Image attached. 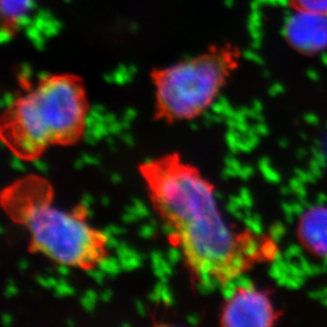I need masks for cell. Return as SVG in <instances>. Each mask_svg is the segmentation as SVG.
<instances>
[{
	"label": "cell",
	"instance_id": "6da1fadb",
	"mask_svg": "<svg viewBox=\"0 0 327 327\" xmlns=\"http://www.w3.org/2000/svg\"><path fill=\"white\" fill-rule=\"evenodd\" d=\"M156 203L178 230L188 264L195 270L200 260H214L225 284L237 280L256 264L278 255L277 242L256 231L235 234L219 213L214 191L196 173L186 170L158 172Z\"/></svg>",
	"mask_w": 327,
	"mask_h": 327
},
{
	"label": "cell",
	"instance_id": "7a4b0ae2",
	"mask_svg": "<svg viewBox=\"0 0 327 327\" xmlns=\"http://www.w3.org/2000/svg\"><path fill=\"white\" fill-rule=\"evenodd\" d=\"M87 104L83 80L71 73L41 75L37 85L8 107V122L14 133L30 137L39 149L49 142L78 138Z\"/></svg>",
	"mask_w": 327,
	"mask_h": 327
},
{
	"label": "cell",
	"instance_id": "3957f363",
	"mask_svg": "<svg viewBox=\"0 0 327 327\" xmlns=\"http://www.w3.org/2000/svg\"><path fill=\"white\" fill-rule=\"evenodd\" d=\"M239 57L238 49L231 45L213 46L191 58L154 69L151 76L160 114L188 119L212 107Z\"/></svg>",
	"mask_w": 327,
	"mask_h": 327
},
{
	"label": "cell",
	"instance_id": "277c9868",
	"mask_svg": "<svg viewBox=\"0 0 327 327\" xmlns=\"http://www.w3.org/2000/svg\"><path fill=\"white\" fill-rule=\"evenodd\" d=\"M20 218L33 236V250L67 265L88 266L101 257L99 240L84 221L45 204L31 205Z\"/></svg>",
	"mask_w": 327,
	"mask_h": 327
},
{
	"label": "cell",
	"instance_id": "5b68a950",
	"mask_svg": "<svg viewBox=\"0 0 327 327\" xmlns=\"http://www.w3.org/2000/svg\"><path fill=\"white\" fill-rule=\"evenodd\" d=\"M237 281L233 294L227 299L221 324L230 327H271L282 318L270 291L254 286L244 276Z\"/></svg>",
	"mask_w": 327,
	"mask_h": 327
},
{
	"label": "cell",
	"instance_id": "8992f818",
	"mask_svg": "<svg viewBox=\"0 0 327 327\" xmlns=\"http://www.w3.org/2000/svg\"><path fill=\"white\" fill-rule=\"evenodd\" d=\"M290 43L306 53H314L327 47V16L297 12L287 26Z\"/></svg>",
	"mask_w": 327,
	"mask_h": 327
},
{
	"label": "cell",
	"instance_id": "52a82bcc",
	"mask_svg": "<svg viewBox=\"0 0 327 327\" xmlns=\"http://www.w3.org/2000/svg\"><path fill=\"white\" fill-rule=\"evenodd\" d=\"M301 246L314 257L327 258V206L305 210L297 226Z\"/></svg>",
	"mask_w": 327,
	"mask_h": 327
},
{
	"label": "cell",
	"instance_id": "ba28073f",
	"mask_svg": "<svg viewBox=\"0 0 327 327\" xmlns=\"http://www.w3.org/2000/svg\"><path fill=\"white\" fill-rule=\"evenodd\" d=\"M2 28L8 36L14 35L30 11L33 0H0Z\"/></svg>",
	"mask_w": 327,
	"mask_h": 327
},
{
	"label": "cell",
	"instance_id": "9c48e42d",
	"mask_svg": "<svg viewBox=\"0 0 327 327\" xmlns=\"http://www.w3.org/2000/svg\"><path fill=\"white\" fill-rule=\"evenodd\" d=\"M297 12L327 16V0H288Z\"/></svg>",
	"mask_w": 327,
	"mask_h": 327
},
{
	"label": "cell",
	"instance_id": "30bf717a",
	"mask_svg": "<svg viewBox=\"0 0 327 327\" xmlns=\"http://www.w3.org/2000/svg\"><path fill=\"white\" fill-rule=\"evenodd\" d=\"M14 140L16 143L17 150L24 156L32 157V156H35L40 151L38 145L32 139H31L30 137H28L25 134L16 133V135L14 137Z\"/></svg>",
	"mask_w": 327,
	"mask_h": 327
},
{
	"label": "cell",
	"instance_id": "8fae6325",
	"mask_svg": "<svg viewBox=\"0 0 327 327\" xmlns=\"http://www.w3.org/2000/svg\"><path fill=\"white\" fill-rule=\"evenodd\" d=\"M54 297L56 298H61V297H66V295H75L76 290L73 289L71 286H69V284L67 285H60L58 284L57 286L54 288Z\"/></svg>",
	"mask_w": 327,
	"mask_h": 327
},
{
	"label": "cell",
	"instance_id": "7c38bea8",
	"mask_svg": "<svg viewBox=\"0 0 327 327\" xmlns=\"http://www.w3.org/2000/svg\"><path fill=\"white\" fill-rule=\"evenodd\" d=\"M134 205L137 207V214H138L139 218H147L150 216V210L147 209V207L141 202L138 198H134L133 199Z\"/></svg>",
	"mask_w": 327,
	"mask_h": 327
},
{
	"label": "cell",
	"instance_id": "4fadbf2b",
	"mask_svg": "<svg viewBox=\"0 0 327 327\" xmlns=\"http://www.w3.org/2000/svg\"><path fill=\"white\" fill-rule=\"evenodd\" d=\"M166 257H167V260L170 261L172 265H176V264L181 258V253L177 248H170L167 251Z\"/></svg>",
	"mask_w": 327,
	"mask_h": 327
},
{
	"label": "cell",
	"instance_id": "5bb4252c",
	"mask_svg": "<svg viewBox=\"0 0 327 327\" xmlns=\"http://www.w3.org/2000/svg\"><path fill=\"white\" fill-rule=\"evenodd\" d=\"M80 303L83 306V308L85 309L87 312H92L94 310V306H96V304H97L96 302L90 300L85 294H84L83 297L80 299Z\"/></svg>",
	"mask_w": 327,
	"mask_h": 327
},
{
	"label": "cell",
	"instance_id": "9a60e30c",
	"mask_svg": "<svg viewBox=\"0 0 327 327\" xmlns=\"http://www.w3.org/2000/svg\"><path fill=\"white\" fill-rule=\"evenodd\" d=\"M161 298H162V301L164 302L165 305H167V306L174 305V299H173L172 291L170 289H168V287L166 286V284L163 286V290H162V293H161Z\"/></svg>",
	"mask_w": 327,
	"mask_h": 327
},
{
	"label": "cell",
	"instance_id": "2e32d148",
	"mask_svg": "<svg viewBox=\"0 0 327 327\" xmlns=\"http://www.w3.org/2000/svg\"><path fill=\"white\" fill-rule=\"evenodd\" d=\"M10 164H11V167L15 171H18V172H26L27 171V166L22 162V160H20V158L18 156H13Z\"/></svg>",
	"mask_w": 327,
	"mask_h": 327
},
{
	"label": "cell",
	"instance_id": "e0dca14e",
	"mask_svg": "<svg viewBox=\"0 0 327 327\" xmlns=\"http://www.w3.org/2000/svg\"><path fill=\"white\" fill-rule=\"evenodd\" d=\"M155 228H153L150 224L149 225H144L140 228L139 230V235L142 238H151L155 234Z\"/></svg>",
	"mask_w": 327,
	"mask_h": 327
},
{
	"label": "cell",
	"instance_id": "ac0fdd59",
	"mask_svg": "<svg viewBox=\"0 0 327 327\" xmlns=\"http://www.w3.org/2000/svg\"><path fill=\"white\" fill-rule=\"evenodd\" d=\"M98 267L107 274L111 272V264L108 257H100L98 259Z\"/></svg>",
	"mask_w": 327,
	"mask_h": 327
},
{
	"label": "cell",
	"instance_id": "d6986e66",
	"mask_svg": "<svg viewBox=\"0 0 327 327\" xmlns=\"http://www.w3.org/2000/svg\"><path fill=\"white\" fill-rule=\"evenodd\" d=\"M162 231L163 233L168 235V236H178V230L176 228V226H173L172 224H164L162 226Z\"/></svg>",
	"mask_w": 327,
	"mask_h": 327
},
{
	"label": "cell",
	"instance_id": "ffe728a7",
	"mask_svg": "<svg viewBox=\"0 0 327 327\" xmlns=\"http://www.w3.org/2000/svg\"><path fill=\"white\" fill-rule=\"evenodd\" d=\"M82 159L85 161L86 164H90V165H99L100 164V160H99V158L97 157H93V156H90L88 154H82L81 156Z\"/></svg>",
	"mask_w": 327,
	"mask_h": 327
},
{
	"label": "cell",
	"instance_id": "44dd1931",
	"mask_svg": "<svg viewBox=\"0 0 327 327\" xmlns=\"http://www.w3.org/2000/svg\"><path fill=\"white\" fill-rule=\"evenodd\" d=\"M18 293V289L15 286V284H8L7 287L5 289V297L6 298H12L14 295H16Z\"/></svg>",
	"mask_w": 327,
	"mask_h": 327
},
{
	"label": "cell",
	"instance_id": "7402d4cb",
	"mask_svg": "<svg viewBox=\"0 0 327 327\" xmlns=\"http://www.w3.org/2000/svg\"><path fill=\"white\" fill-rule=\"evenodd\" d=\"M108 128H109V132H110V135H115V136H120L121 132L123 129L121 122L120 123L113 122V123L108 124Z\"/></svg>",
	"mask_w": 327,
	"mask_h": 327
},
{
	"label": "cell",
	"instance_id": "603a6c76",
	"mask_svg": "<svg viewBox=\"0 0 327 327\" xmlns=\"http://www.w3.org/2000/svg\"><path fill=\"white\" fill-rule=\"evenodd\" d=\"M32 164L35 166L36 170H38L40 173L46 174L48 172V165L39 159H33L32 160Z\"/></svg>",
	"mask_w": 327,
	"mask_h": 327
},
{
	"label": "cell",
	"instance_id": "cb8c5ba5",
	"mask_svg": "<svg viewBox=\"0 0 327 327\" xmlns=\"http://www.w3.org/2000/svg\"><path fill=\"white\" fill-rule=\"evenodd\" d=\"M151 258H152V265H161L163 255L160 251H153L151 254Z\"/></svg>",
	"mask_w": 327,
	"mask_h": 327
},
{
	"label": "cell",
	"instance_id": "d4e9b609",
	"mask_svg": "<svg viewBox=\"0 0 327 327\" xmlns=\"http://www.w3.org/2000/svg\"><path fill=\"white\" fill-rule=\"evenodd\" d=\"M93 203H94V198L90 194L85 193V194L83 195L82 200H81V206L82 207L88 209L90 207V205H92Z\"/></svg>",
	"mask_w": 327,
	"mask_h": 327
},
{
	"label": "cell",
	"instance_id": "484cf974",
	"mask_svg": "<svg viewBox=\"0 0 327 327\" xmlns=\"http://www.w3.org/2000/svg\"><path fill=\"white\" fill-rule=\"evenodd\" d=\"M97 124V120L94 119L91 114L87 113L85 119H84V126H85L86 128H93L94 126Z\"/></svg>",
	"mask_w": 327,
	"mask_h": 327
},
{
	"label": "cell",
	"instance_id": "4316f807",
	"mask_svg": "<svg viewBox=\"0 0 327 327\" xmlns=\"http://www.w3.org/2000/svg\"><path fill=\"white\" fill-rule=\"evenodd\" d=\"M161 267H162L163 271L167 274V276H170V277L172 276V274H173V265L170 261L163 258L162 261H161Z\"/></svg>",
	"mask_w": 327,
	"mask_h": 327
},
{
	"label": "cell",
	"instance_id": "83f0119b",
	"mask_svg": "<svg viewBox=\"0 0 327 327\" xmlns=\"http://www.w3.org/2000/svg\"><path fill=\"white\" fill-rule=\"evenodd\" d=\"M56 271L60 274L61 277H67L70 274V268L67 266V264H60L57 266Z\"/></svg>",
	"mask_w": 327,
	"mask_h": 327
},
{
	"label": "cell",
	"instance_id": "f1b7e54d",
	"mask_svg": "<svg viewBox=\"0 0 327 327\" xmlns=\"http://www.w3.org/2000/svg\"><path fill=\"white\" fill-rule=\"evenodd\" d=\"M139 218L138 215H135V214H130L126 212L123 216H122V220L124 221L125 224H128V223H134V221H137Z\"/></svg>",
	"mask_w": 327,
	"mask_h": 327
},
{
	"label": "cell",
	"instance_id": "f546056e",
	"mask_svg": "<svg viewBox=\"0 0 327 327\" xmlns=\"http://www.w3.org/2000/svg\"><path fill=\"white\" fill-rule=\"evenodd\" d=\"M135 305H136L137 312H138L141 316H145L146 315V310H145L144 304L140 300H136L135 301Z\"/></svg>",
	"mask_w": 327,
	"mask_h": 327
},
{
	"label": "cell",
	"instance_id": "4dcf8cb0",
	"mask_svg": "<svg viewBox=\"0 0 327 327\" xmlns=\"http://www.w3.org/2000/svg\"><path fill=\"white\" fill-rule=\"evenodd\" d=\"M196 289L200 294H203V295H206L209 292H211L209 287L207 286V285H205L203 282H199V283L196 284Z\"/></svg>",
	"mask_w": 327,
	"mask_h": 327
},
{
	"label": "cell",
	"instance_id": "1f68e13d",
	"mask_svg": "<svg viewBox=\"0 0 327 327\" xmlns=\"http://www.w3.org/2000/svg\"><path fill=\"white\" fill-rule=\"evenodd\" d=\"M121 138H122V141L126 144V145H128V146H134L135 145V139L133 138V136L127 134V133H125L121 136Z\"/></svg>",
	"mask_w": 327,
	"mask_h": 327
},
{
	"label": "cell",
	"instance_id": "d6a6232c",
	"mask_svg": "<svg viewBox=\"0 0 327 327\" xmlns=\"http://www.w3.org/2000/svg\"><path fill=\"white\" fill-rule=\"evenodd\" d=\"M105 274H106V273H105V272H104L103 270H101V269L96 270V274H94L93 280L96 281L99 285H103V283H104V279H105Z\"/></svg>",
	"mask_w": 327,
	"mask_h": 327
},
{
	"label": "cell",
	"instance_id": "836d02e7",
	"mask_svg": "<svg viewBox=\"0 0 327 327\" xmlns=\"http://www.w3.org/2000/svg\"><path fill=\"white\" fill-rule=\"evenodd\" d=\"M120 242L119 240L115 239L113 236L109 239H107L106 241H105V246L108 247V248H113V249H117L119 246H120Z\"/></svg>",
	"mask_w": 327,
	"mask_h": 327
},
{
	"label": "cell",
	"instance_id": "e575fe53",
	"mask_svg": "<svg viewBox=\"0 0 327 327\" xmlns=\"http://www.w3.org/2000/svg\"><path fill=\"white\" fill-rule=\"evenodd\" d=\"M111 298H112V291L109 289L103 291L100 295V299L105 303H108L111 300Z\"/></svg>",
	"mask_w": 327,
	"mask_h": 327
},
{
	"label": "cell",
	"instance_id": "d590c367",
	"mask_svg": "<svg viewBox=\"0 0 327 327\" xmlns=\"http://www.w3.org/2000/svg\"><path fill=\"white\" fill-rule=\"evenodd\" d=\"M36 282L38 283V285H40L41 287L47 288V289L51 288L50 287V284H49V281H48V278L45 279V278H43L41 276H38V277H36Z\"/></svg>",
	"mask_w": 327,
	"mask_h": 327
},
{
	"label": "cell",
	"instance_id": "8d00e7d4",
	"mask_svg": "<svg viewBox=\"0 0 327 327\" xmlns=\"http://www.w3.org/2000/svg\"><path fill=\"white\" fill-rule=\"evenodd\" d=\"M2 322L5 326L9 327V326H11L12 322H13V318L11 316V314H9V313H4L3 316H2Z\"/></svg>",
	"mask_w": 327,
	"mask_h": 327
},
{
	"label": "cell",
	"instance_id": "74e56055",
	"mask_svg": "<svg viewBox=\"0 0 327 327\" xmlns=\"http://www.w3.org/2000/svg\"><path fill=\"white\" fill-rule=\"evenodd\" d=\"M109 228H110V230L112 231L113 235H122V234L125 233V229H124V228H121V227H119V226L110 225Z\"/></svg>",
	"mask_w": 327,
	"mask_h": 327
},
{
	"label": "cell",
	"instance_id": "f35d334b",
	"mask_svg": "<svg viewBox=\"0 0 327 327\" xmlns=\"http://www.w3.org/2000/svg\"><path fill=\"white\" fill-rule=\"evenodd\" d=\"M186 321L191 325H197L199 323V316L197 314H188L186 316Z\"/></svg>",
	"mask_w": 327,
	"mask_h": 327
},
{
	"label": "cell",
	"instance_id": "ab89813d",
	"mask_svg": "<svg viewBox=\"0 0 327 327\" xmlns=\"http://www.w3.org/2000/svg\"><path fill=\"white\" fill-rule=\"evenodd\" d=\"M149 300H150L151 302H153V303H159L160 301H162V299H161L160 295L158 294L155 290L149 294Z\"/></svg>",
	"mask_w": 327,
	"mask_h": 327
},
{
	"label": "cell",
	"instance_id": "60d3db41",
	"mask_svg": "<svg viewBox=\"0 0 327 327\" xmlns=\"http://www.w3.org/2000/svg\"><path fill=\"white\" fill-rule=\"evenodd\" d=\"M84 141H85L87 144H89V145H94V144H97V139L96 138H94V137L93 136H91V135H84Z\"/></svg>",
	"mask_w": 327,
	"mask_h": 327
},
{
	"label": "cell",
	"instance_id": "b9f144b4",
	"mask_svg": "<svg viewBox=\"0 0 327 327\" xmlns=\"http://www.w3.org/2000/svg\"><path fill=\"white\" fill-rule=\"evenodd\" d=\"M102 232H103V236H104V242L106 241L107 239H109V238H111V237L113 236V233H112V231L110 230L109 226L105 228Z\"/></svg>",
	"mask_w": 327,
	"mask_h": 327
},
{
	"label": "cell",
	"instance_id": "7bdbcfd3",
	"mask_svg": "<svg viewBox=\"0 0 327 327\" xmlns=\"http://www.w3.org/2000/svg\"><path fill=\"white\" fill-rule=\"evenodd\" d=\"M85 295H87V297H88L90 300H92L93 302H96V303H97L99 297H98V293H97L96 291H94V290H92V289L87 290V291L85 292Z\"/></svg>",
	"mask_w": 327,
	"mask_h": 327
},
{
	"label": "cell",
	"instance_id": "ee69618b",
	"mask_svg": "<svg viewBox=\"0 0 327 327\" xmlns=\"http://www.w3.org/2000/svg\"><path fill=\"white\" fill-rule=\"evenodd\" d=\"M28 268H29V263H28L27 259H20V260L18 261V269H19V271L24 272V271H26Z\"/></svg>",
	"mask_w": 327,
	"mask_h": 327
},
{
	"label": "cell",
	"instance_id": "f6af8a7d",
	"mask_svg": "<svg viewBox=\"0 0 327 327\" xmlns=\"http://www.w3.org/2000/svg\"><path fill=\"white\" fill-rule=\"evenodd\" d=\"M85 164H86L85 161H84L82 158H80V159H77L75 161V163H73V166H75L76 170H82V168L85 166Z\"/></svg>",
	"mask_w": 327,
	"mask_h": 327
},
{
	"label": "cell",
	"instance_id": "bcb514c9",
	"mask_svg": "<svg viewBox=\"0 0 327 327\" xmlns=\"http://www.w3.org/2000/svg\"><path fill=\"white\" fill-rule=\"evenodd\" d=\"M110 179H111V181H112L113 183H115V184H118V183H120V182L122 181V177H121V175H119V174H117V173L112 174Z\"/></svg>",
	"mask_w": 327,
	"mask_h": 327
},
{
	"label": "cell",
	"instance_id": "7dc6e473",
	"mask_svg": "<svg viewBox=\"0 0 327 327\" xmlns=\"http://www.w3.org/2000/svg\"><path fill=\"white\" fill-rule=\"evenodd\" d=\"M136 111L135 110H133V109H128L127 111H126V115H125V117H124V119H126V120H132V119H134L135 117H136Z\"/></svg>",
	"mask_w": 327,
	"mask_h": 327
},
{
	"label": "cell",
	"instance_id": "c3c4849f",
	"mask_svg": "<svg viewBox=\"0 0 327 327\" xmlns=\"http://www.w3.org/2000/svg\"><path fill=\"white\" fill-rule=\"evenodd\" d=\"M48 281H49V284H50V287L51 288H55L57 285H58V281L55 280L54 278H52V277H49L48 278Z\"/></svg>",
	"mask_w": 327,
	"mask_h": 327
},
{
	"label": "cell",
	"instance_id": "681fc988",
	"mask_svg": "<svg viewBox=\"0 0 327 327\" xmlns=\"http://www.w3.org/2000/svg\"><path fill=\"white\" fill-rule=\"evenodd\" d=\"M125 212L130 213V214H135V215H138V214H137V207L135 205L133 207H126L125 208Z\"/></svg>",
	"mask_w": 327,
	"mask_h": 327
},
{
	"label": "cell",
	"instance_id": "f907efd6",
	"mask_svg": "<svg viewBox=\"0 0 327 327\" xmlns=\"http://www.w3.org/2000/svg\"><path fill=\"white\" fill-rule=\"evenodd\" d=\"M101 204L104 207H108L110 205V199L107 196H102L101 197Z\"/></svg>",
	"mask_w": 327,
	"mask_h": 327
},
{
	"label": "cell",
	"instance_id": "816d5d0a",
	"mask_svg": "<svg viewBox=\"0 0 327 327\" xmlns=\"http://www.w3.org/2000/svg\"><path fill=\"white\" fill-rule=\"evenodd\" d=\"M105 122H106L107 124H110V123H113L115 122V117L113 114H107V115H105Z\"/></svg>",
	"mask_w": 327,
	"mask_h": 327
},
{
	"label": "cell",
	"instance_id": "f5cc1de1",
	"mask_svg": "<svg viewBox=\"0 0 327 327\" xmlns=\"http://www.w3.org/2000/svg\"><path fill=\"white\" fill-rule=\"evenodd\" d=\"M121 125H122L123 129H129L130 128V121L123 119V121L121 122Z\"/></svg>",
	"mask_w": 327,
	"mask_h": 327
},
{
	"label": "cell",
	"instance_id": "db71d44e",
	"mask_svg": "<svg viewBox=\"0 0 327 327\" xmlns=\"http://www.w3.org/2000/svg\"><path fill=\"white\" fill-rule=\"evenodd\" d=\"M93 137L99 141V140H101L103 138V135L97 128L93 127Z\"/></svg>",
	"mask_w": 327,
	"mask_h": 327
},
{
	"label": "cell",
	"instance_id": "11a10c76",
	"mask_svg": "<svg viewBox=\"0 0 327 327\" xmlns=\"http://www.w3.org/2000/svg\"><path fill=\"white\" fill-rule=\"evenodd\" d=\"M93 215H94V213H93V211L91 210V209H86V213H85V217H87V218H91V217H93Z\"/></svg>",
	"mask_w": 327,
	"mask_h": 327
},
{
	"label": "cell",
	"instance_id": "9f6ffc18",
	"mask_svg": "<svg viewBox=\"0 0 327 327\" xmlns=\"http://www.w3.org/2000/svg\"><path fill=\"white\" fill-rule=\"evenodd\" d=\"M86 273H87V276L90 277V278H94V274H96V270H93V269H87L86 270Z\"/></svg>",
	"mask_w": 327,
	"mask_h": 327
},
{
	"label": "cell",
	"instance_id": "6f0895ef",
	"mask_svg": "<svg viewBox=\"0 0 327 327\" xmlns=\"http://www.w3.org/2000/svg\"><path fill=\"white\" fill-rule=\"evenodd\" d=\"M144 164H145V166H153L154 161L151 159V158H146L144 161Z\"/></svg>",
	"mask_w": 327,
	"mask_h": 327
},
{
	"label": "cell",
	"instance_id": "680465c9",
	"mask_svg": "<svg viewBox=\"0 0 327 327\" xmlns=\"http://www.w3.org/2000/svg\"><path fill=\"white\" fill-rule=\"evenodd\" d=\"M150 225H151L153 228L157 229V228H158V221H157L156 219L152 218V219H150Z\"/></svg>",
	"mask_w": 327,
	"mask_h": 327
},
{
	"label": "cell",
	"instance_id": "91938a15",
	"mask_svg": "<svg viewBox=\"0 0 327 327\" xmlns=\"http://www.w3.org/2000/svg\"><path fill=\"white\" fill-rule=\"evenodd\" d=\"M106 142H107V144L109 145V146H113L114 145V141H113V139L111 138V137H106Z\"/></svg>",
	"mask_w": 327,
	"mask_h": 327
},
{
	"label": "cell",
	"instance_id": "94428289",
	"mask_svg": "<svg viewBox=\"0 0 327 327\" xmlns=\"http://www.w3.org/2000/svg\"><path fill=\"white\" fill-rule=\"evenodd\" d=\"M189 127H191L193 130H197L198 129V125L196 123L192 122V123H189Z\"/></svg>",
	"mask_w": 327,
	"mask_h": 327
},
{
	"label": "cell",
	"instance_id": "6125c7cd",
	"mask_svg": "<svg viewBox=\"0 0 327 327\" xmlns=\"http://www.w3.org/2000/svg\"><path fill=\"white\" fill-rule=\"evenodd\" d=\"M66 324L69 326V327H73V326H75L76 325V323L75 322H73L71 319H68L67 321H66Z\"/></svg>",
	"mask_w": 327,
	"mask_h": 327
},
{
	"label": "cell",
	"instance_id": "be15d7a7",
	"mask_svg": "<svg viewBox=\"0 0 327 327\" xmlns=\"http://www.w3.org/2000/svg\"><path fill=\"white\" fill-rule=\"evenodd\" d=\"M58 284H60V285H67L68 282H67L64 278H60V279L58 280Z\"/></svg>",
	"mask_w": 327,
	"mask_h": 327
},
{
	"label": "cell",
	"instance_id": "e7e4bbea",
	"mask_svg": "<svg viewBox=\"0 0 327 327\" xmlns=\"http://www.w3.org/2000/svg\"><path fill=\"white\" fill-rule=\"evenodd\" d=\"M94 109H97L98 111H103L104 110V108L101 107V106H94Z\"/></svg>",
	"mask_w": 327,
	"mask_h": 327
},
{
	"label": "cell",
	"instance_id": "03108f58",
	"mask_svg": "<svg viewBox=\"0 0 327 327\" xmlns=\"http://www.w3.org/2000/svg\"><path fill=\"white\" fill-rule=\"evenodd\" d=\"M121 326L122 327H130V324L129 323H122Z\"/></svg>",
	"mask_w": 327,
	"mask_h": 327
},
{
	"label": "cell",
	"instance_id": "003e7915",
	"mask_svg": "<svg viewBox=\"0 0 327 327\" xmlns=\"http://www.w3.org/2000/svg\"><path fill=\"white\" fill-rule=\"evenodd\" d=\"M4 232H5V229H4V227H2V228H0V233L4 234Z\"/></svg>",
	"mask_w": 327,
	"mask_h": 327
}]
</instances>
